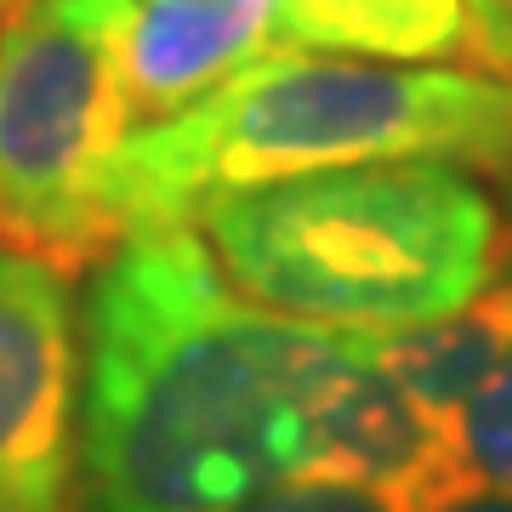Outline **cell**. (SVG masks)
<instances>
[{
	"instance_id": "ba28073f",
	"label": "cell",
	"mask_w": 512,
	"mask_h": 512,
	"mask_svg": "<svg viewBox=\"0 0 512 512\" xmlns=\"http://www.w3.org/2000/svg\"><path fill=\"white\" fill-rule=\"evenodd\" d=\"M365 342L387 376L450 433V421L478 393V382L512 353V279H495L490 291H478L473 302H461L433 325L365 336Z\"/></svg>"
},
{
	"instance_id": "52a82bcc",
	"label": "cell",
	"mask_w": 512,
	"mask_h": 512,
	"mask_svg": "<svg viewBox=\"0 0 512 512\" xmlns=\"http://www.w3.org/2000/svg\"><path fill=\"white\" fill-rule=\"evenodd\" d=\"M274 46L421 69L467 57L478 69V18L473 0H279Z\"/></svg>"
},
{
	"instance_id": "7c38bea8",
	"label": "cell",
	"mask_w": 512,
	"mask_h": 512,
	"mask_svg": "<svg viewBox=\"0 0 512 512\" xmlns=\"http://www.w3.org/2000/svg\"><path fill=\"white\" fill-rule=\"evenodd\" d=\"M416 512H512V490L484 484V478H456L450 490H439L427 507Z\"/></svg>"
},
{
	"instance_id": "7a4b0ae2",
	"label": "cell",
	"mask_w": 512,
	"mask_h": 512,
	"mask_svg": "<svg viewBox=\"0 0 512 512\" xmlns=\"http://www.w3.org/2000/svg\"><path fill=\"white\" fill-rule=\"evenodd\" d=\"M370 160H450L507 183L512 86L484 69L268 46L188 109L131 131L109 165V217L120 234L188 222L222 188Z\"/></svg>"
},
{
	"instance_id": "5bb4252c",
	"label": "cell",
	"mask_w": 512,
	"mask_h": 512,
	"mask_svg": "<svg viewBox=\"0 0 512 512\" xmlns=\"http://www.w3.org/2000/svg\"><path fill=\"white\" fill-rule=\"evenodd\" d=\"M6 6H12V0H0V18H6Z\"/></svg>"
},
{
	"instance_id": "9c48e42d",
	"label": "cell",
	"mask_w": 512,
	"mask_h": 512,
	"mask_svg": "<svg viewBox=\"0 0 512 512\" xmlns=\"http://www.w3.org/2000/svg\"><path fill=\"white\" fill-rule=\"evenodd\" d=\"M450 444L467 478L512 490V353L461 404V416L450 421Z\"/></svg>"
},
{
	"instance_id": "6da1fadb",
	"label": "cell",
	"mask_w": 512,
	"mask_h": 512,
	"mask_svg": "<svg viewBox=\"0 0 512 512\" xmlns=\"http://www.w3.org/2000/svg\"><path fill=\"white\" fill-rule=\"evenodd\" d=\"M365 359L256 308L188 222L131 228L80 302V456L92 512H222L325 473L330 416Z\"/></svg>"
},
{
	"instance_id": "277c9868",
	"label": "cell",
	"mask_w": 512,
	"mask_h": 512,
	"mask_svg": "<svg viewBox=\"0 0 512 512\" xmlns=\"http://www.w3.org/2000/svg\"><path fill=\"white\" fill-rule=\"evenodd\" d=\"M126 29L131 0H12L0 18V245L63 274L120 239L109 165L137 131Z\"/></svg>"
},
{
	"instance_id": "3957f363",
	"label": "cell",
	"mask_w": 512,
	"mask_h": 512,
	"mask_svg": "<svg viewBox=\"0 0 512 512\" xmlns=\"http://www.w3.org/2000/svg\"><path fill=\"white\" fill-rule=\"evenodd\" d=\"M245 302L336 336L433 325L512 268L495 188L450 160H370L222 188L188 211Z\"/></svg>"
},
{
	"instance_id": "30bf717a",
	"label": "cell",
	"mask_w": 512,
	"mask_h": 512,
	"mask_svg": "<svg viewBox=\"0 0 512 512\" xmlns=\"http://www.w3.org/2000/svg\"><path fill=\"white\" fill-rule=\"evenodd\" d=\"M222 512H416V501L387 484H365V478H336V473H302L285 484L245 495Z\"/></svg>"
},
{
	"instance_id": "5b68a950",
	"label": "cell",
	"mask_w": 512,
	"mask_h": 512,
	"mask_svg": "<svg viewBox=\"0 0 512 512\" xmlns=\"http://www.w3.org/2000/svg\"><path fill=\"white\" fill-rule=\"evenodd\" d=\"M0 512H92L74 274L0 245Z\"/></svg>"
},
{
	"instance_id": "8fae6325",
	"label": "cell",
	"mask_w": 512,
	"mask_h": 512,
	"mask_svg": "<svg viewBox=\"0 0 512 512\" xmlns=\"http://www.w3.org/2000/svg\"><path fill=\"white\" fill-rule=\"evenodd\" d=\"M478 18V69L512 86V0H473Z\"/></svg>"
},
{
	"instance_id": "4fadbf2b",
	"label": "cell",
	"mask_w": 512,
	"mask_h": 512,
	"mask_svg": "<svg viewBox=\"0 0 512 512\" xmlns=\"http://www.w3.org/2000/svg\"><path fill=\"white\" fill-rule=\"evenodd\" d=\"M495 200H501V211H507V228H512V177H507V183H495Z\"/></svg>"
},
{
	"instance_id": "8992f818",
	"label": "cell",
	"mask_w": 512,
	"mask_h": 512,
	"mask_svg": "<svg viewBox=\"0 0 512 512\" xmlns=\"http://www.w3.org/2000/svg\"><path fill=\"white\" fill-rule=\"evenodd\" d=\"M279 0H131L126 86L137 126L188 109L274 46Z\"/></svg>"
}]
</instances>
